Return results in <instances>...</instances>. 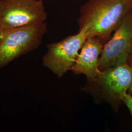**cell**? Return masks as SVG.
<instances>
[{
    "mask_svg": "<svg viewBox=\"0 0 132 132\" xmlns=\"http://www.w3.org/2000/svg\"><path fill=\"white\" fill-rule=\"evenodd\" d=\"M122 102L126 106L132 116V95L126 93L123 98Z\"/></svg>",
    "mask_w": 132,
    "mask_h": 132,
    "instance_id": "ba28073f",
    "label": "cell"
},
{
    "mask_svg": "<svg viewBox=\"0 0 132 132\" xmlns=\"http://www.w3.org/2000/svg\"><path fill=\"white\" fill-rule=\"evenodd\" d=\"M132 10V0H88L80 8L79 30L87 28V38L97 37L104 45Z\"/></svg>",
    "mask_w": 132,
    "mask_h": 132,
    "instance_id": "6da1fadb",
    "label": "cell"
},
{
    "mask_svg": "<svg viewBox=\"0 0 132 132\" xmlns=\"http://www.w3.org/2000/svg\"><path fill=\"white\" fill-rule=\"evenodd\" d=\"M87 28H82L77 33L60 41L47 45V52L43 58V64L61 78L71 71L81 47L87 37Z\"/></svg>",
    "mask_w": 132,
    "mask_h": 132,
    "instance_id": "5b68a950",
    "label": "cell"
},
{
    "mask_svg": "<svg viewBox=\"0 0 132 132\" xmlns=\"http://www.w3.org/2000/svg\"><path fill=\"white\" fill-rule=\"evenodd\" d=\"M132 49V10L124 17L104 45L98 62L102 71L126 63Z\"/></svg>",
    "mask_w": 132,
    "mask_h": 132,
    "instance_id": "8992f818",
    "label": "cell"
},
{
    "mask_svg": "<svg viewBox=\"0 0 132 132\" xmlns=\"http://www.w3.org/2000/svg\"><path fill=\"white\" fill-rule=\"evenodd\" d=\"M83 88L91 94L107 101L118 112L124 96L132 82V68L126 63L101 71Z\"/></svg>",
    "mask_w": 132,
    "mask_h": 132,
    "instance_id": "7a4b0ae2",
    "label": "cell"
},
{
    "mask_svg": "<svg viewBox=\"0 0 132 132\" xmlns=\"http://www.w3.org/2000/svg\"><path fill=\"white\" fill-rule=\"evenodd\" d=\"M47 17L43 0H0V30L42 24Z\"/></svg>",
    "mask_w": 132,
    "mask_h": 132,
    "instance_id": "277c9868",
    "label": "cell"
},
{
    "mask_svg": "<svg viewBox=\"0 0 132 132\" xmlns=\"http://www.w3.org/2000/svg\"><path fill=\"white\" fill-rule=\"evenodd\" d=\"M104 45L98 37L87 38L71 71L76 75H85L87 80L98 76L101 71L99 70L98 62Z\"/></svg>",
    "mask_w": 132,
    "mask_h": 132,
    "instance_id": "52a82bcc",
    "label": "cell"
},
{
    "mask_svg": "<svg viewBox=\"0 0 132 132\" xmlns=\"http://www.w3.org/2000/svg\"><path fill=\"white\" fill-rule=\"evenodd\" d=\"M47 23L0 30V69L39 47L47 32Z\"/></svg>",
    "mask_w": 132,
    "mask_h": 132,
    "instance_id": "3957f363",
    "label": "cell"
},
{
    "mask_svg": "<svg viewBox=\"0 0 132 132\" xmlns=\"http://www.w3.org/2000/svg\"><path fill=\"white\" fill-rule=\"evenodd\" d=\"M126 63L129 66L132 68V49L130 53V54L127 60L126 61Z\"/></svg>",
    "mask_w": 132,
    "mask_h": 132,
    "instance_id": "9c48e42d",
    "label": "cell"
},
{
    "mask_svg": "<svg viewBox=\"0 0 132 132\" xmlns=\"http://www.w3.org/2000/svg\"><path fill=\"white\" fill-rule=\"evenodd\" d=\"M128 93L129 94H131L132 95V82L131 84L130 85L128 90Z\"/></svg>",
    "mask_w": 132,
    "mask_h": 132,
    "instance_id": "30bf717a",
    "label": "cell"
}]
</instances>
